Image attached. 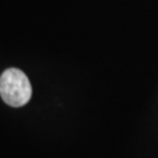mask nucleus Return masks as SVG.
Masks as SVG:
<instances>
[{
	"instance_id": "obj_1",
	"label": "nucleus",
	"mask_w": 158,
	"mask_h": 158,
	"mask_svg": "<svg viewBox=\"0 0 158 158\" xmlns=\"http://www.w3.org/2000/svg\"><path fill=\"white\" fill-rule=\"evenodd\" d=\"M0 95L11 107L25 106L32 96V85L26 74L17 68L5 70L0 77Z\"/></svg>"
}]
</instances>
